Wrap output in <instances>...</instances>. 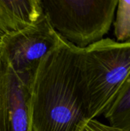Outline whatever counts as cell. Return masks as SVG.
<instances>
[{
  "label": "cell",
  "mask_w": 130,
  "mask_h": 131,
  "mask_svg": "<svg viewBox=\"0 0 130 131\" xmlns=\"http://www.w3.org/2000/svg\"><path fill=\"white\" fill-rule=\"evenodd\" d=\"M81 49L62 38L40 62L31 85L32 131H82L89 121L80 81Z\"/></svg>",
  "instance_id": "6da1fadb"
},
{
  "label": "cell",
  "mask_w": 130,
  "mask_h": 131,
  "mask_svg": "<svg viewBox=\"0 0 130 131\" xmlns=\"http://www.w3.org/2000/svg\"><path fill=\"white\" fill-rule=\"evenodd\" d=\"M80 81L89 120L107 111L130 74V39L106 38L81 49Z\"/></svg>",
  "instance_id": "7a4b0ae2"
},
{
  "label": "cell",
  "mask_w": 130,
  "mask_h": 131,
  "mask_svg": "<svg viewBox=\"0 0 130 131\" xmlns=\"http://www.w3.org/2000/svg\"><path fill=\"white\" fill-rule=\"evenodd\" d=\"M118 0H41L54 29L79 48L103 39L114 20Z\"/></svg>",
  "instance_id": "3957f363"
},
{
  "label": "cell",
  "mask_w": 130,
  "mask_h": 131,
  "mask_svg": "<svg viewBox=\"0 0 130 131\" xmlns=\"http://www.w3.org/2000/svg\"><path fill=\"white\" fill-rule=\"evenodd\" d=\"M62 37L44 15L35 24L0 42V57L18 74L34 78L41 60L61 42Z\"/></svg>",
  "instance_id": "277c9868"
},
{
  "label": "cell",
  "mask_w": 130,
  "mask_h": 131,
  "mask_svg": "<svg viewBox=\"0 0 130 131\" xmlns=\"http://www.w3.org/2000/svg\"><path fill=\"white\" fill-rule=\"evenodd\" d=\"M33 78L16 73L0 57V131H32L30 104Z\"/></svg>",
  "instance_id": "5b68a950"
},
{
  "label": "cell",
  "mask_w": 130,
  "mask_h": 131,
  "mask_svg": "<svg viewBox=\"0 0 130 131\" xmlns=\"http://www.w3.org/2000/svg\"><path fill=\"white\" fill-rule=\"evenodd\" d=\"M44 15L41 0H0V42L38 22Z\"/></svg>",
  "instance_id": "8992f818"
},
{
  "label": "cell",
  "mask_w": 130,
  "mask_h": 131,
  "mask_svg": "<svg viewBox=\"0 0 130 131\" xmlns=\"http://www.w3.org/2000/svg\"><path fill=\"white\" fill-rule=\"evenodd\" d=\"M103 115L110 127L130 131V74Z\"/></svg>",
  "instance_id": "52a82bcc"
},
{
  "label": "cell",
  "mask_w": 130,
  "mask_h": 131,
  "mask_svg": "<svg viewBox=\"0 0 130 131\" xmlns=\"http://www.w3.org/2000/svg\"><path fill=\"white\" fill-rule=\"evenodd\" d=\"M116 10L114 34L116 41L123 42L130 39V1L118 0Z\"/></svg>",
  "instance_id": "ba28073f"
},
{
  "label": "cell",
  "mask_w": 130,
  "mask_h": 131,
  "mask_svg": "<svg viewBox=\"0 0 130 131\" xmlns=\"http://www.w3.org/2000/svg\"><path fill=\"white\" fill-rule=\"evenodd\" d=\"M82 131H122L104 124L97 119L89 120L84 126Z\"/></svg>",
  "instance_id": "9c48e42d"
}]
</instances>
